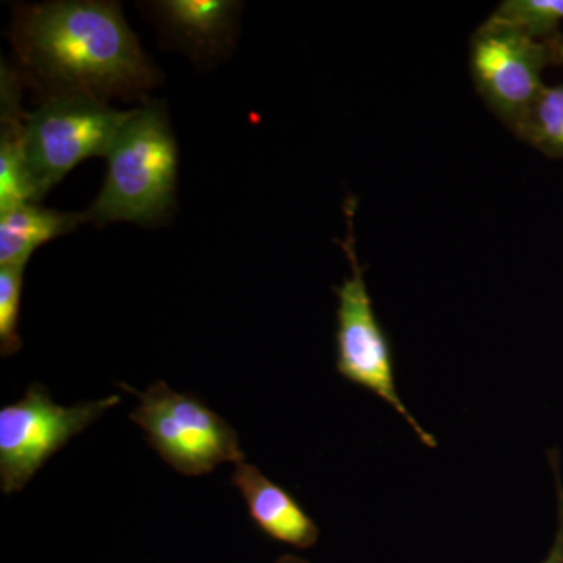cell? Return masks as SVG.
I'll return each instance as SVG.
<instances>
[{"label":"cell","instance_id":"cell-1","mask_svg":"<svg viewBox=\"0 0 563 563\" xmlns=\"http://www.w3.org/2000/svg\"><path fill=\"white\" fill-rule=\"evenodd\" d=\"M11 40L22 65L49 96L107 101L110 96L133 98L157 85V70L117 2L58 0L22 7Z\"/></svg>","mask_w":563,"mask_h":563},{"label":"cell","instance_id":"cell-2","mask_svg":"<svg viewBox=\"0 0 563 563\" xmlns=\"http://www.w3.org/2000/svg\"><path fill=\"white\" fill-rule=\"evenodd\" d=\"M106 179L84 221L151 224L174 207L177 143L165 107L146 103L132 111L109 151Z\"/></svg>","mask_w":563,"mask_h":563},{"label":"cell","instance_id":"cell-3","mask_svg":"<svg viewBox=\"0 0 563 563\" xmlns=\"http://www.w3.org/2000/svg\"><path fill=\"white\" fill-rule=\"evenodd\" d=\"M133 110L84 95L47 96L25 114L24 163L35 201L91 157H103Z\"/></svg>","mask_w":563,"mask_h":563},{"label":"cell","instance_id":"cell-4","mask_svg":"<svg viewBox=\"0 0 563 563\" xmlns=\"http://www.w3.org/2000/svg\"><path fill=\"white\" fill-rule=\"evenodd\" d=\"M354 210V199H347L344 203L347 235L340 244L350 261L351 276L346 277L342 285L333 288L339 298L335 333L336 372L351 384L374 393L377 398L387 402L395 412L401 415L402 420L413 429L426 446L437 448L435 437L422 428L396 390L391 343L374 312L365 272L355 251L352 222Z\"/></svg>","mask_w":563,"mask_h":563},{"label":"cell","instance_id":"cell-5","mask_svg":"<svg viewBox=\"0 0 563 563\" xmlns=\"http://www.w3.org/2000/svg\"><path fill=\"white\" fill-rule=\"evenodd\" d=\"M136 395L140 406L131 413V420L177 473L203 476L221 463L236 465L244 461L235 429L201 399L174 391L165 383L151 385Z\"/></svg>","mask_w":563,"mask_h":563},{"label":"cell","instance_id":"cell-6","mask_svg":"<svg viewBox=\"0 0 563 563\" xmlns=\"http://www.w3.org/2000/svg\"><path fill=\"white\" fill-rule=\"evenodd\" d=\"M120 402V396H109L63 407L52 401L43 385L32 384L20 401L0 409L2 492H21L52 455Z\"/></svg>","mask_w":563,"mask_h":563},{"label":"cell","instance_id":"cell-7","mask_svg":"<svg viewBox=\"0 0 563 563\" xmlns=\"http://www.w3.org/2000/svg\"><path fill=\"white\" fill-rule=\"evenodd\" d=\"M558 63L555 46L492 18L472 36L470 70L474 87L512 132L547 87L543 70Z\"/></svg>","mask_w":563,"mask_h":563},{"label":"cell","instance_id":"cell-8","mask_svg":"<svg viewBox=\"0 0 563 563\" xmlns=\"http://www.w3.org/2000/svg\"><path fill=\"white\" fill-rule=\"evenodd\" d=\"M232 484L242 493L252 521L266 537L296 550H310L317 544V523L295 496L269 481L257 466L236 463Z\"/></svg>","mask_w":563,"mask_h":563},{"label":"cell","instance_id":"cell-9","mask_svg":"<svg viewBox=\"0 0 563 563\" xmlns=\"http://www.w3.org/2000/svg\"><path fill=\"white\" fill-rule=\"evenodd\" d=\"M239 2L231 0H163L154 3L158 20L174 40L195 52L220 49L232 36Z\"/></svg>","mask_w":563,"mask_h":563},{"label":"cell","instance_id":"cell-10","mask_svg":"<svg viewBox=\"0 0 563 563\" xmlns=\"http://www.w3.org/2000/svg\"><path fill=\"white\" fill-rule=\"evenodd\" d=\"M84 214L44 209L33 202L0 211V266L27 265L43 244L70 233Z\"/></svg>","mask_w":563,"mask_h":563},{"label":"cell","instance_id":"cell-11","mask_svg":"<svg viewBox=\"0 0 563 563\" xmlns=\"http://www.w3.org/2000/svg\"><path fill=\"white\" fill-rule=\"evenodd\" d=\"M2 121H0V211L35 201L24 163V121L18 80L2 69Z\"/></svg>","mask_w":563,"mask_h":563},{"label":"cell","instance_id":"cell-12","mask_svg":"<svg viewBox=\"0 0 563 563\" xmlns=\"http://www.w3.org/2000/svg\"><path fill=\"white\" fill-rule=\"evenodd\" d=\"M514 133L543 154L563 158V85L544 87Z\"/></svg>","mask_w":563,"mask_h":563},{"label":"cell","instance_id":"cell-13","mask_svg":"<svg viewBox=\"0 0 563 563\" xmlns=\"http://www.w3.org/2000/svg\"><path fill=\"white\" fill-rule=\"evenodd\" d=\"M490 18L551 46L563 36V0H504Z\"/></svg>","mask_w":563,"mask_h":563},{"label":"cell","instance_id":"cell-14","mask_svg":"<svg viewBox=\"0 0 563 563\" xmlns=\"http://www.w3.org/2000/svg\"><path fill=\"white\" fill-rule=\"evenodd\" d=\"M25 266H0V354H18L22 346L20 332L22 287Z\"/></svg>","mask_w":563,"mask_h":563},{"label":"cell","instance_id":"cell-15","mask_svg":"<svg viewBox=\"0 0 563 563\" xmlns=\"http://www.w3.org/2000/svg\"><path fill=\"white\" fill-rule=\"evenodd\" d=\"M551 468L555 477V490H558V531H555L554 543L551 547L550 554L540 563H563V485L561 477V459L559 450H551L548 453Z\"/></svg>","mask_w":563,"mask_h":563},{"label":"cell","instance_id":"cell-16","mask_svg":"<svg viewBox=\"0 0 563 563\" xmlns=\"http://www.w3.org/2000/svg\"><path fill=\"white\" fill-rule=\"evenodd\" d=\"M276 563H310L307 562L306 559L298 558V555L285 554L282 558L277 559Z\"/></svg>","mask_w":563,"mask_h":563},{"label":"cell","instance_id":"cell-17","mask_svg":"<svg viewBox=\"0 0 563 563\" xmlns=\"http://www.w3.org/2000/svg\"><path fill=\"white\" fill-rule=\"evenodd\" d=\"M555 52H558L559 63L563 65V36L561 41H559L558 46H555Z\"/></svg>","mask_w":563,"mask_h":563}]
</instances>
